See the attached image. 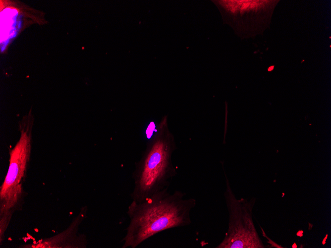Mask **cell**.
Listing matches in <instances>:
<instances>
[{
  "label": "cell",
  "mask_w": 331,
  "mask_h": 248,
  "mask_svg": "<svg viewBox=\"0 0 331 248\" xmlns=\"http://www.w3.org/2000/svg\"><path fill=\"white\" fill-rule=\"evenodd\" d=\"M180 191L165 189L142 202L132 200L127 214L129 223L122 240V248H136L165 230L191 224V212L196 205L192 198Z\"/></svg>",
  "instance_id": "obj_1"
},
{
  "label": "cell",
  "mask_w": 331,
  "mask_h": 248,
  "mask_svg": "<svg viewBox=\"0 0 331 248\" xmlns=\"http://www.w3.org/2000/svg\"><path fill=\"white\" fill-rule=\"evenodd\" d=\"M176 149L174 136L169 129L167 116L165 115L147 142L141 157L135 163L132 174V200L142 202L155 193L168 189L177 174L172 162V155Z\"/></svg>",
  "instance_id": "obj_2"
},
{
  "label": "cell",
  "mask_w": 331,
  "mask_h": 248,
  "mask_svg": "<svg viewBox=\"0 0 331 248\" xmlns=\"http://www.w3.org/2000/svg\"><path fill=\"white\" fill-rule=\"evenodd\" d=\"M224 197L228 210V230L216 248H265L254 225L252 213L256 198H236L225 174Z\"/></svg>",
  "instance_id": "obj_3"
},
{
  "label": "cell",
  "mask_w": 331,
  "mask_h": 248,
  "mask_svg": "<svg viewBox=\"0 0 331 248\" xmlns=\"http://www.w3.org/2000/svg\"><path fill=\"white\" fill-rule=\"evenodd\" d=\"M279 0H213L223 21L241 38L262 34L269 27Z\"/></svg>",
  "instance_id": "obj_4"
},
{
  "label": "cell",
  "mask_w": 331,
  "mask_h": 248,
  "mask_svg": "<svg viewBox=\"0 0 331 248\" xmlns=\"http://www.w3.org/2000/svg\"><path fill=\"white\" fill-rule=\"evenodd\" d=\"M31 139L28 129L22 128L19 141L9 152L8 169L0 188V217H12L22 199V181L30 158Z\"/></svg>",
  "instance_id": "obj_5"
},
{
  "label": "cell",
  "mask_w": 331,
  "mask_h": 248,
  "mask_svg": "<svg viewBox=\"0 0 331 248\" xmlns=\"http://www.w3.org/2000/svg\"><path fill=\"white\" fill-rule=\"evenodd\" d=\"M87 207H84L73 220L69 227L59 235L49 239L42 240L30 245L34 248H84L87 246L86 237L78 233L79 227L86 216Z\"/></svg>",
  "instance_id": "obj_6"
}]
</instances>
